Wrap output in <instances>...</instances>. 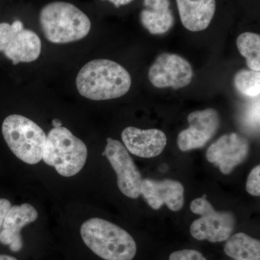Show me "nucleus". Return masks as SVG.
I'll return each instance as SVG.
<instances>
[{
  "instance_id": "6",
  "label": "nucleus",
  "mask_w": 260,
  "mask_h": 260,
  "mask_svg": "<svg viewBox=\"0 0 260 260\" xmlns=\"http://www.w3.org/2000/svg\"><path fill=\"white\" fill-rule=\"evenodd\" d=\"M192 213L200 215L190 226V234L197 240L212 243L226 241L235 228V217L229 212L216 211L206 199V195L191 203Z\"/></svg>"
},
{
  "instance_id": "10",
  "label": "nucleus",
  "mask_w": 260,
  "mask_h": 260,
  "mask_svg": "<svg viewBox=\"0 0 260 260\" xmlns=\"http://www.w3.org/2000/svg\"><path fill=\"white\" fill-rule=\"evenodd\" d=\"M189 126L183 130L177 138L181 151L203 148L216 134L220 126V116L214 109L195 111L187 117Z\"/></svg>"
},
{
  "instance_id": "19",
  "label": "nucleus",
  "mask_w": 260,
  "mask_h": 260,
  "mask_svg": "<svg viewBox=\"0 0 260 260\" xmlns=\"http://www.w3.org/2000/svg\"><path fill=\"white\" fill-rule=\"evenodd\" d=\"M234 86L244 96L256 98L260 93V73L251 70H241L235 75Z\"/></svg>"
},
{
  "instance_id": "15",
  "label": "nucleus",
  "mask_w": 260,
  "mask_h": 260,
  "mask_svg": "<svg viewBox=\"0 0 260 260\" xmlns=\"http://www.w3.org/2000/svg\"><path fill=\"white\" fill-rule=\"evenodd\" d=\"M181 23L192 32L209 26L216 10V0H176Z\"/></svg>"
},
{
  "instance_id": "8",
  "label": "nucleus",
  "mask_w": 260,
  "mask_h": 260,
  "mask_svg": "<svg viewBox=\"0 0 260 260\" xmlns=\"http://www.w3.org/2000/svg\"><path fill=\"white\" fill-rule=\"evenodd\" d=\"M107 142L102 155L107 157L116 172L119 190L128 198L137 199L140 197L143 181L140 171L124 144L110 138Z\"/></svg>"
},
{
  "instance_id": "7",
  "label": "nucleus",
  "mask_w": 260,
  "mask_h": 260,
  "mask_svg": "<svg viewBox=\"0 0 260 260\" xmlns=\"http://www.w3.org/2000/svg\"><path fill=\"white\" fill-rule=\"evenodd\" d=\"M42 51L40 38L32 30L24 28L20 20L0 23V52L13 64L37 60Z\"/></svg>"
},
{
  "instance_id": "5",
  "label": "nucleus",
  "mask_w": 260,
  "mask_h": 260,
  "mask_svg": "<svg viewBox=\"0 0 260 260\" xmlns=\"http://www.w3.org/2000/svg\"><path fill=\"white\" fill-rule=\"evenodd\" d=\"M2 132L5 142L17 158L30 165L42 160L47 135L34 121L13 114L3 121Z\"/></svg>"
},
{
  "instance_id": "9",
  "label": "nucleus",
  "mask_w": 260,
  "mask_h": 260,
  "mask_svg": "<svg viewBox=\"0 0 260 260\" xmlns=\"http://www.w3.org/2000/svg\"><path fill=\"white\" fill-rule=\"evenodd\" d=\"M190 63L176 54L164 53L156 58L148 72L150 83L157 88H184L192 80Z\"/></svg>"
},
{
  "instance_id": "26",
  "label": "nucleus",
  "mask_w": 260,
  "mask_h": 260,
  "mask_svg": "<svg viewBox=\"0 0 260 260\" xmlns=\"http://www.w3.org/2000/svg\"><path fill=\"white\" fill-rule=\"evenodd\" d=\"M234 260H235V259H234Z\"/></svg>"
},
{
  "instance_id": "24",
  "label": "nucleus",
  "mask_w": 260,
  "mask_h": 260,
  "mask_svg": "<svg viewBox=\"0 0 260 260\" xmlns=\"http://www.w3.org/2000/svg\"><path fill=\"white\" fill-rule=\"evenodd\" d=\"M0 260H18L14 256L8 255V254H0Z\"/></svg>"
},
{
  "instance_id": "22",
  "label": "nucleus",
  "mask_w": 260,
  "mask_h": 260,
  "mask_svg": "<svg viewBox=\"0 0 260 260\" xmlns=\"http://www.w3.org/2000/svg\"><path fill=\"white\" fill-rule=\"evenodd\" d=\"M11 203L9 200L1 198L0 199V231H1L2 225L8 210L11 208Z\"/></svg>"
},
{
  "instance_id": "25",
  "label": "nucleus",
  "mask_w": 260,
  "mask_h": 260,
  "mask_svg": "<svg viewBox=\"0 0 260 260\" xmlns=\"http://www.w3.org/2000/svg\"><path fill=\"white\" fill-rule=\"evenodd\" d=\"M52 125L54 126V128L60 127V126H62V123L59 119H54L52 121Z\"/></svg>"
},
{
  "instance_id": "16",
  "label": "nucleus",
  "mask_w": 260,
  "mask_h": 260,
  "mask_svg": "<svg viewBox=\"0 0 260 260\" xmlns=\"http://www.w3.org/2000/svg\"><path fill=\"white\" fill-rule=\"evenodd\" d=\"M143 5L140 22L149 32L160 35L174 26L175 18L171 9L170 0H144Z\"/></svg>"
},
{
  "instance_id": "4",
  "label": "nucleus",
  "mask_w": 260,
  "mask_h": 260,
  "mask_svg": "<svg viewBox=\"0 0 260 260\" xmlns=\"http://www.w3.org/2000/svg\"><path fill=\"white\" fill-rule=\"evenodd\" d=\"M88 157L86 145L64 126L53 128L46 138L42 160L64 177L76 175Z\"/></svg>"
},
{
  "instance_id": "18",
  "label": "nucleus",
  "mask_w": 260,
  "mask_h": 260,
  "mask_svg": "<svg viewBox=\"0 0 260 260\" xmlns=\"http://www.w3.org/2000/svg\"><path fill=\"white\" fill-rule=\"evenodd\" d=\"M237 45L239 53L246 59L249 70L260 71V36L251 32H245L237 38Z\"/></svg>"
},
{
  "instance_id": "3",
  "label": "nucleus",
  "mask_w": 260,
  "mask_h": 260,
  "mask_svg": "<svg viewBox=\"0 0 260 260\" xmlns=\"http://www.w3.org/2000/svg\"><path fill=\"white\" fill-rule=\"evenodd\" d=\"M39 21L44 37L54 44L84 39L90 32V19L79 8L65 2H53L41 10Z\"/></svg>"
},
{
  "instance_id": "17",
  "label": "nucleus",
  "mask_w": 260,
  "mask_h": 260,
  "mask_svg": "<svg viewBox=\"0 0 260 260\" xmlns=\"http://www.w3.org/2000/svg\"><path fill=\"white\" fill-rule=\"evenodd\" d=\"M224 251L235 260H260V242L244 233H237L227 239Z\"/></svg>"
},
{
  "instance_id": "14",
  "label": "nucleus",
  "mask_w": 260,
  "mask_h": 260,
  "mask_svg": "<svg viewBox=\"0 0 260 260\" xmlns=\"http://www.w3.org/2000/svg\"><path fill=\"white\" fill-rule=\"evenodd\" d=\"M38 215L37 210L28 203L11 206L2 225L0 242L9 246L10 250L13 252L21 250L23 247L20 234L22 229L37 220Z\"/></svg>"
},
{
  "instance_id": "12",
  "label": "nucleus",
  "mask_w": 260,
  "mask_h": 260,
  "mask_svg": "<svg viewBox=\"0 0 260 260\" xmlns=\"http://www.w3.org/2000/svg\"><path fill=\"white\" fill-rule=\"evenodd\" d=\"M184 189L179 181L165 179L156 181L153 179H143L140 194L150 208L158 210L164 205L169 210L177 212L184 206Z\"/></svg>"
},
{
  "instance_id": "21",
  "label": "nucleus",
  "mask_w": 260,
  "mask_h": 260,
  "mask_svg": "<svg viewBox=\"0 0 260 260\" xmlns=\"http://www.w3.org/2000/svg\"><path fill=\"white\" fill-rule=\"evenodd\" d=\"M169 260H207L200 251L194 249H183L174 251L169 256Z\"/></svg>"
},
{
  "instance_id": "2",
  "label": "nucleus",
  "mask_w": 260,
  "mask_h": 260,
  "mask_svg": "<svg viewBox=\"0 0 260 260\" xmlns=\"http://www.w3.org/2000/svg\"><path fill=\"white\" fill-rule=\"evenodd\" d=\"M80 235L85 245L103 259L133 260L136 255V242L129 233L104 219L84 222Z\"/></svg>"
},
{
  "instance_id": "20",
  "label": "nucleus",
  "mask_w": 260,
  "mask_h": 260,
  "mask_svg": "<svg viewBox=\"0 0 260 260\" xmlns=\"http://www.w3.org/2000/svg\"><path fill=\"white\" fill-rule=\"evenodd\" d=\"M246 189L247 192L252 196L259 197L260 195V167H254L248 176Z\"/></svg>"
},
{
  "instance_id": "1",
  "label": "nucleus",
  "mask_w": 260,
  "mask_h": 260,
  "mask_svg": "<svg viewBox=\"0 0 260 260\" xmlns=\"http://www.w3.org/2000/svg\"><path fill=\"white\" fill-rule=\"evenodd\" d=\"M131 76L116 61L99 59L89 61L80 70L76 85L82 96L105 101L123 96L129 91Z\"/></svg>"
},
{
  "instance_id": "11",
  "label": "nucleus",
  "mask_w": 260,
  "mask_h": 260,
  "mask_svg": "<svg viewBox=\"0 0 260 260\" xmlns=\"http://www.w3.org/2000/svg\"><path fill=\"white\" fill-rule=\"evenodd\" d=\"M249 148V141L242 135L237 133L224 135L210 145L206 158L218 167L223 174H229L246 160Z\"/></svg>"
},
{
  "instance_id": "23",
  "label": "nucleus",
  "mask_w": 260,
  "mask_h": 260,
  "mask_svg": "<svg viewBox=\"0 0 260 260\" xmlns=\"http://www.w3.org/2000/svg\"><path fill=\"white\" fill-rule=\"evenodd\" d=\"M109 1L112 3L116 8H119V7L129 4L133 0H109Z\"/></svg>"
},
{
  "instance_id": "13",
  "label": "nucleus",
  "mask_w": 260,
  "mask_h": 260,
  "mask_svg": "<svg viewBox=\"0 0 260 260\" xmlns=\"http://www.w3.org/2000/svg\"><path fill=\"white\" fill-rule=\"evenodd\" d=\"M121 139L129 153L145 158L158 156L167 143V135L161 130L140 129L134 126L123 130Z\"/></svg>"
}]
</instances>
